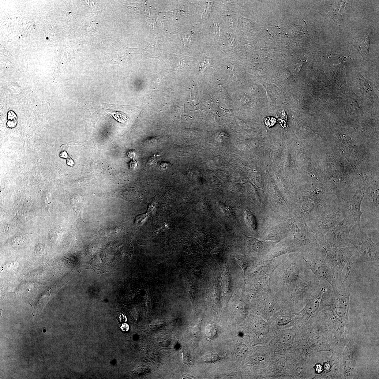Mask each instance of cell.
<instances>
[{
    "mask_svg": "<svg viewBox=\"0 0 379 379\" xmlns=\"http://www.w3.org/2000/svg\"><path fill=\"white\" fill-rule=\"evenodd\" d=\"M325 252V260L332 268L338 286L342 282V273L347 264L351 261L356 249L354 247L342 246L330 243L321 246Z\"/></svg>",
    "mask_w": 379,
    "mask_h": 379,
    "instance_id": "cell-1",
    "label": "cell"
},
{
    "mask_svg": "<svg viewBox=\"0 0 379 379\" xmlns=\"http://www.w3.org/2000/svg\"><path fill=\"white\" fill-rule=\"evenodd\" d=\"M355 233L351 238L349 243L359 252L360 257L352 261L355 263H365L379 268V243H373L361 227H356Z\"/></svg>",
    "mask_w": 379,
    "mask_h": 379,
    "instance_id": "cell-2",
    "label": "cell"
},
{
    "mask_svg": "<svg viewBox=\"0 0 379 379\" xmlns=\"http://www.w3.org/2000/svg\"><path fill=\"white\" fill-rule=\"evenodd\" d=\"M351 270L347 269L344 280L337 288L333 290L331 308L339 318L347 323L349 320L350 297L352 284L349 280Z\"/></svg>",
    "mask_w": 379,
    "mask_h": 379,
    "instance_id": "cell-3",
    "label": "cell"
},
{
    "mask_svg": "<svg viewBox=\"0 0 379 379\" xmlns=\"http://www.w3.org/2000/svg\"><path fill=\"white\" fill-rule=\"evenodd\" d=\"M351 216L347 215L333 229L322 237L320 243H330L342 246H349L350 231L354 224Z\"/></svg>",
    "mask_w": 379,
    "mask_h": 379,
    "instance_id": "cell-4",
    "label": "cell"
},
{
    "mask_svg": "<svg viewBox=\"0 0 379 379\" xmlns=\"http://www.w3.org/2000/svg\"><path fill=\"white\" fill-rule=\"evenodd\" d=\"M325 255L321 254L317 256L304 258L307 267L316 277L324 280L332 287L333 290L338 287L330 266L325 260Z\"/></svg>",
    "mask_w": 379,
    "mask_h": 379,
    "instance_id": "cell-5",
    "label": "cell"
},
{
    "mask_svg": "<svg viewBox=\"0 0 379 379\" xmlns=\"http://www.w3.org/2000/svg\"><path fill=\"white\" fill-rule=\"evenodd\" d=\"M319 218L320 242L326 233L334 227L347 215L346 211L339 206H328Z\"/></svg>",
    "mask_w": 379,
    "mask_h": 379,
    "instance_id": "cell-6",
    "label": "cell"
},
{
    "mask_svg": "<svg viewBox=\"0 0 379 379\" xmlns=\"http://www.w3.org/2000/svg\"><path fill=\"white\" fill-rule=\"evenodd\" d=\"M363 195L358 193L349 200L345 201L339 207L346 208L351 212L354 218L355 228L361 227V216L363 212L361 210V204L363 200Z\"/></svg>",
    "mask_w": 379,
    "mask_h": 379,
    "instance_id": "cell-7",
    "label": "cell"
},
{
    "mask_svg": "<svg viewBox=\"0 0 379 379\" xmlns=\"http://www.w3.org/2000/svg\"><path fill=\"white\" fill-rule=\"evenodd\" d=\"M57 287L54 284L36 298L32 304H30L33 316L38 315L41 313L45 305L58 291Z\"/></svg>",
    "mask_w": 379,
    "mask_h": 379,
    "instance_id": "cell-8",
    "label": "cell"
},
{
    "mask_svg": "<svg viewBox=\"0 0 379 379\" xmlns=\"http://www.w3.org/2000/svg\"><path fill=\"white\" fill-rule=\"evenodd\" d=\"M244 217L246 221L249 226L254 230L256 229V220L254 216L250 212L246 210L244 213Z\"/></svg>",
    "mask_w": 379,
    "mask_h": 379,
    "instance_id": "cell-9",
    "label": "cell"
},
{
    "mask_svg": "<svg viewBox=\"0 0 379 379\" xmlns=\"http://www.w3.org/2000/svg\"><path fill=\"white\" fill-rule=\"evenodd\" d=\"M217 332V328L214 325H210L206 328V335L210 338L215 336L216 335Z\"/></svg>",
    "mask_w": 379,
    "mask_h": 379,
    "instance_id": "cell-10",
    "label": "cell"
},
{
    "mask_svg": "<svg viewBox=\"0 0 379 379\" xmlns=\"http://www.w3.org/2000/svg\"><path fill=\"white\" fill-rule=\"evenodd\" d=\"M159 155L158 154L153 155L148 160V163L150 164H153L156 163L159 159Z\"/></svg>",
    "mask_w": 379,
    "mask_h": 379,
    "instance_id": "cell-11",
    "label": "cell"
},
{
    "mask_svg": "<svg viewBox=\"0 0 379 379\" xmlns=\"http://www.w3.org/2000/svg\"><path fill=\"white\" fill-rule=\"evenodd\" d=\"M276 119L273 118H267L265 119V123L268 127L272 126L276 123Z\"/></svg>",
    "mask_w": 379,
    "mask_h": 379,
    "instance_id": "cell-12",
    "label": "cell"
},
{
    "mask_svg": "<svg viewBox=\"0 0 379 379\" xmlns=\"http://www.w3.org/2000/svg\"><path fill=\"white\" fill-rule=\"evenodd\" d=\"M170 163L167 162H162L160 163L159 165V167L160 169H161L163 171L166 170L169 168L170 166Z\"/></svg>",
    "mask_w": 379,
    "mask_h": 379,
    "instance_id": "cell-13",
    "label": "cell"
},
{
    "mask_svg": "<svg viewBox=\"0 0 379 379\" xmlns=\"http://www.w3.org/2000/svg\"><path fill=\"white\" fill-rule=\"evenodd\" d=\"M137 163L135 160H132L129 163V168L131 170L135 169L137 166Z\"/></svg>",
    "mask_w": 379,
    "mask_h": 379,
    "instance_id": "cell-14",
    "label": "cell"
},
{
    "mask_svg": "<svg viewBox=\"0 0 379 379\" xmlns=\"http://www.w3.org/2000/svg\"><path fill=\"white\" fill-rule=\"evenodd\" d=\"M127 155H128L129 157L133 159V158L135 157L136 153L135 151L134 150L129 151L127 152Z\"/></svg>",
    "mask_w": 379,
    "mask_h": 379,
    "instance_id": "cell-15",
    "label": "cell"
},
{
    "mask_svg": "<svg viewBox=\"0 0 379 379\" xmlns=\"http://www.w3.org/2000/svg\"><path fill=\"white\" fill-rule=\"evenodd\" d=\"M119 321L122 322H125L127 321L126 316L124 315L123 314L121 313L120 314L119 316Z\"/></svg>",
    "mask_w": 379,
    "mask_h": 379,
    "instance_id": "cell-16",
    "label": "cell"
},
{
    "mask_svg": "<svg viewBox=\"0 0 379 379\" xmlns=\"http://www.w3.org/2000/svg\"><path fill=\"white\" fill-rule=\"evenodd\" d=\"M67 163L69 166L70 167H73L74 164V163L73 159L69 157L67 159Z\"/></svg>",
    "mask_w": 379,
    "mask_h": 379,
    "instance_id": "cell-17",
    "label": "cell"
},
{
    "mask_svg": "<svg viewBox=\"0 0 379 379\" xmlns=\"http://www.w3.org/2000/svg\"><path fill=\"white\" fill-rule=\"evenodd\" d=\"M129 326L126 323H124L122 325L121 328L123 331H128L129 329Z\"/></svg>",
    "mask_w": 379,
    "mask_h": 379,
    "instance_id": "cell-18",
    "label": "cell"
},
{
    "mask_svg": "<svg viewBox=\"0 0 379 379\" xmlns=\"http://www.w3.org/2000/svg\"><path fill=\"white\" fill-rule=\"evenodd\" d=\"M60 156L62 158H66V159L69 157L68 153L65 151H63V152H61L60 153Z\"/></svg>",
    "mask_w": 379,
    "mask_h": 379,
    "instance_id": "cell-19",
    "label": "cell"
}]
</instances>
